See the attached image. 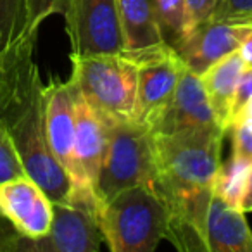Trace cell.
<instances>
[{
	"label": "cell",
	"instance_id": "1",
	"mask_svg": "<svg viewBox=\"0 0 252 252\" xmlns=\"http://www.w3.org/2000/svg\"><path fill=\"white\" fill-rule=\"evenodd\" d=\"M224 135L226 131L223 130L152 133L156 158L152 185L164 206L214 192Z\"/></svg>",
	"mask_w": 252,
	"mask_h": 252
},
{
	"label": "cell",
	"instance_id": "2",
	"mask_svg": "<svg viewBox=\"0 0 252 252\" xmlns=\"http://www.w3.org/2000/svg\"><path fill=\"white\" fill-rule=\"evenodd\" d=\"M26 176L38 183L52 202H61L73 190L71 178L56 159L47 138L43 81L35 66L12 102L0 111Z\"/></svg>",
	"mask_w": 252,
	"mask_h": 252
},
{
	"label": "cell",
	"instance_id": "3",
	"mask_svg": "<svg viewBox=\"0 0 252 252\" xmlns=\"http://www.w3.org/2000/svg\"><path fill=\"white\" fill-rule=\"evenodd\" d=\"M98 224L112 252H152L168 231V211L152 183L98 202Z\"/></svg>",
	"mask_w": 252,
	"mask_h": 252
},
{
	"label": "cell",
	"instance_id": "4",
	"mask_svg": "<svg viewBox=\"0 0 252 252\" xmlns=\"http://www.w3.org/2000/svg\"><path fill=\"white\" fill-rule=\"evenodd\" d=\"M105 151L95 187L98 202L156 180L154 137L147 126L138 119H105Z\"/></svg>",
	"mask_w": 252,
	"mask_h": 252
},
{
	"label": "cell",
	"instance_id": "5",
	"mask_svg": "<svg viewBox=\"0 0 252 252\" xmlns=\"http://www.w3.org/2000/svg\"><path fill=\"white\" fill-rule=\"evenodd\" d=\"M71 80L105 119H137V64L125 54L73 56Z\"/></svg>",
	"mask_w": 252,
	"mask_h": 252
},
{
	"label": "cell",
	"instance_id": "6",
	"mask_svg": "<svg viewBox=\"0 0 252 252\" xmlns=\"http://www.w3.org/2000/svg\"><path fill=\"white\" fill-rule=\"evenodd\" d=\"M52 224L36 240L19 237L18 251L26 252H98L104 244L98 224L97 199L69 193L66 200L52 202Z\"/></svg>",
	"mask_w": 252,
	"mask_h": 252
},
{
	"label": "cell",
	"instance_id": "7",
	"mask_svg": "<svg viewBox=\"0 0 252 252\" xmlns=\"http://www.w3.org/2000/svg\"><path fill=\"white\" fill-rule=\"evenodd\" d=\"M63 16L73 56L123 54L118 0H67Z\"/></svg>",
	"mask_w": 252,
	"mask_h": 252
},
{
	"label": "cell",
	"instance_id": "8",
	"mask_svg": "<svg viewBox=\"0 0 252 252\" xmlns=\"http://www.w3.org/2000/svg\"><path fill=\"white\" fill-rule=\"evenodd\" d=\"M131 61L137 64L138 76L137 119L152 131L171 104L185 64L169 45L133 57Z\"/></svg>",
	"mask_w": 252,
	"mask_h": 252
},
{
	"label": "cell",
	"instance_id": "9",
	"mask_svg": "<svg viewBox=\"0 0 252 252\" xmlns=\"http://www.w3.org/2000/svg\"><path fill=\"white\" fill-rule=\"evenodd\" d=\"M43 104H45V128L50 149L64 171L69 175L73 190L71 193L97 199L92 192L83 190L80 171L74 154L76 140V118H74V83L73 80H61L52 76L43 85ZM98 202V200H97Z\"/></svg>",
	"mask_w": 252,
	"mask_h": 252
},
{
	"label": "cell",
	"instance_id": "10",
	"mask_svg": "<svg viewBox=\"0 0 252 252\" xmlns=\"http://www.w3.org/2000/svg\"><path fill=\"white\" fill-rule=\"evenodd\" d=\"M0 214L21 237L36 240L50 230L52 200L30 176H18L0 183Z\"/></svg>",
	"mask_w": 252,
	"mask_h": 252
},
{
	"label": "cell",
	"instance_id": "11",
	"mask_svg": "<svg viewBox=\"0 0 252 252\" xmlns=\"http://www.w3.org/2000/svg\"><path fill=\"white\" fill-rule=\"evenodd\" d=\"M252 33V23H226L207 19L195 25L192 35L176 49L185 67L202 76L213 64L240 50Z\"/></svg>",
	"mask_w": 252,
	"mask_h": 252
},
{
	"label": "cell",
	"instance_id": "12",
	"mask_svg": "<svg viewBox=\"0 0 252 252\" xmlns=\"http://www.w3.org/2000/svg\"><path fill=\"white\" fill-rule=\"evenodd\" d=\"M193 130H223L207 98L202 78L185 67L176 85L171 104L152 133H182Z\"/></svg>",
	"mask_w": 252,
	"mask_h": 252
},
{
	"label": "cell",
	"instance_id": "13",
	"mask_svg": "<svg viewBox=\"0 0 252 252\" xmlns=\"http://www.w3.org/2000/svg\"><path fill=\"white\" fill-rule=\"evenodd\" d=\"M74 118H76L74 154H76V164L80 171V182L83 190L95 195V187H97L105 151L107 125H105V119L88 104L76 83H74Z\"/></svg>",
	"mask_w": 252,
	"mask_h": 252
},
{
	"label": "cell",
	"instance_id": "14",
	"mask_svg": "<svg viewBox=\"0 0 252 252\" xmlns=\"http://www.w3.org/2000/svg\"><path fill=\"white\" fill-rule=\"evenodd\" d=\"M207 252H252V230L245 213L213 193L206 220Z\"/></svg>",
	"mask_w": 252,
	"mask_h": 252
},
{
	"label": "cell",
	"instance_id": "15",
	"mask_svg": "<svg viewBox=\"0 0 252 252\" xmlns=\"http://www.w3.org/2000/svg\"><path fill=\"white\" fill-rule=\"evenodd\" d=\"M126 57H138L168 45L158 25L152 0H118Z\"/></svg>",
	"mask_w": 252,
	"mask_h": 252
},
{
	"label": "cell",
	"instance_id": "16",
	"mask_svg": "<svg viewBox=\"0 0 252 252\" xmlns=\"http://www.w3.org/2000/svg\"><path fill=\"white\" fill-rule=\"evenodd\" d=\"M245 66H247V63L242 57L240 50H237V52L230 54L224 59L213 64L200 76L207 98L211 102V107H213L214 114H216L220 125L224 128V131H228V128H230L233 98L237 94L238 80H240Z\"/></svg>",
	"mask_w": 252,
	"mask_h": 252
},
{
	"label": "cell",
	"instance_id": "17",
	"mask_svg": "<svg viewBox=\"0 0 252 252\" xmlns=\"http://www.w3.org/2000/svg\"><path fill=\"white\" fill-rule=\"evenodd\" d=\"M36 36L30 30L28 0H0V49L9 54H33Z\"/></svg>",
	"mask_w": 252,
	"mask_h": 252
},
{
	"label": "cell",
	"instance_id": "18",
	"mask_svg": "<svg viewBox=\"0 0 252 252\" xmlns=\"http://www.w3.org/2000/svg\"><path fill=\"white\" fill-rule=\"evenodd\" d=\"M152 7L164 42L176 50L195 30L189 0H152Z\"/></svg>",
	"mask_w": 252,
	"mask_h": 252
},
{
	"label": "cell",
	"instance_id": "19",
	"mask_svg": "<svg viewBox=\"0 0 252 252\" xmlns=\"http://www.w3.org/2000/svg\"><path fill=\"white\" fill-rule=\"evenodd\" d=\"M33 54H9L0 49V111H4L35 69Z\"/></svg>",
	"mask_w": 252,
	"mask_h": 252
},
{
	"label": "cell",
	"instance_id": "20",
	"mask_svg": "<svg viewBox=\"0 0 252 252\" xmlns=\"http://www.w3.org/2000/svg\"><path fill=\"white\" fill-rule=\"evenodd\" d=\"M252 164L231 156L228 161L221 162L220 171L214 180V193L224 199L231 206L240 207V200L244 195L245 182H247L249 169Z\"/></svg>",
	"mask_w": 252,
	"mask_h": 252
},
{
	"label": "cell",
	"instance_id": "21",
	"mask_svg": "<svg viewBox=\"0 0 252 252\" xmlns=\"http://www.w3.org/2000/svg\"><path fill=\"white\" fill-rule=\"evenodd\" d=\"M25 175L26 173L21 159H19V154L16 151L14 144H12V138L9 135L4 118L0 116V183Z\"/></svg>",
	"mask_w": 252,
	"mask_h": 252
},
{
	"label": "cell",
	"instance_id": "22",
	"mask_svg": "<svg viewBox=\"0 0 252 252\" xmlns=\"http://www.w3.org/2000/svg\"><path fill=\"white\" fill-rule=\"evenodd\" d=\"M228 131L231 133V156L252 164V121L245 118L237 119Z\"/></svg>",
	"mask_w": 252,
	"mask_h": 252
},
{
	"label": "cell",
	"instance_id": "23",
	"mask_svg": "<svg viewBox=\"0 0 252 252\" xmlns=\"http://www.w3.org/2000/svg\"><path fill=\"white\" fill-rule=\"evenodd\" d=\"M211 19L226 23H252V0H221Z\"/></svg>",
	"mask_w": 252,
	"mask_h": 252
},
{
	"label": "cell",
	"instance_id": "24",
	"mask_svg": "<svg viewBox=\"0 0 252 252\" xmlns=\"http://www.w3.org/2000/svg\"><path fill=\"white\" fill-rule=\"evenodd\" d=\"M67 0H28L30 30L33 35H38V28L52 14H64Z\"/></svg>",
	"mask_w": 252,
	"mask_h": 252
},
{
	"label": "cell",
	"instance_id": "25",
	"mask_svg": "<svg viewBox=\"0 0 252 252\" xmlns=\"http://www.w3.org/2000/svg\"><path fill=\"white\" fill-rule=\"evenodd\" d=\"M252 104V64H247L237 85V94L231 107V123L237 121ZM230 123V125H231Z\"/></svg>",
	"mask_w": 252,
	"mask_h": 252
},
{
	"label": "cell",
	"instance_id": "26",
	"mask_svg": "<svg viewBox=\"0 0 252 252\" xmlns=\"http://www.w3.org/2000/svg\"><path fill=\"white\" fill-rule=\"evenodd\" d=\"M21 235L16 228L0 214V252H14L18 251V242Z\"/></svg>",
	"mask_w": 252,
	"mask_h": 252
},
{
	"label": "cell",
	"instance_id": "27",
	"mask_svg": "<svg viewBox=\"0 0 252 252\" xmlns=\"http://www.w3.org/2000/svg\"><path fill=\"white\" fill-rule=\"evenodd\" d=\"M221 0H189V7L192 11V16L195 19V25L211 19L214 9L218 7Z\"/></svg>",
	"mask_w": 252,
	"mask_h": 252
},
{
	"label": "cell",
	"instance_id": "28",
	"mask_svg": "<svg viewBox=\"0 0 252 252\" xmlns=\"http://www.w3.org/2000/svg\"><path fill=\"white\" fill-rule=\"evenodd\" d=\"M240 209L244 213H252V166L249 169L247 175V182H245V189H244V195L240 200Z\"/></svg>",
	"mask_w": 252,
	"mask_h": 252
},
{
	"label": "cell",
	"instance_id": "29",
	"mask_svg": "<svg viewBox=\"0 0 252 252\" xmlns=\"http://www.w3.org/2000/svg\"><path fill=\"white\" fill-rule=\"evenodd\" d=\"M240 54L245 59L247 64H252V33L247 36V40L244 42V45L240 47Z\"/></svg>",
	"mask_w": 252,
	"mask_h": 252
},
{
	"label": "cell",
	"instance_id": "30",
	"mask_svg": "<svg viewBox=\"0 0 252 252\" xmlns=\"http://www.w3.org/2000/svg\"><path fill=\"white\" fill-rule=\"evenodd\" d=\"M242 118H245V119H249V121H252V104L249 105V109H247V111H245L244 114H242L238 119H242Z\"/></svg>",
	"mask_w": 252,
	"mask_h": 252
}]
</instances>
